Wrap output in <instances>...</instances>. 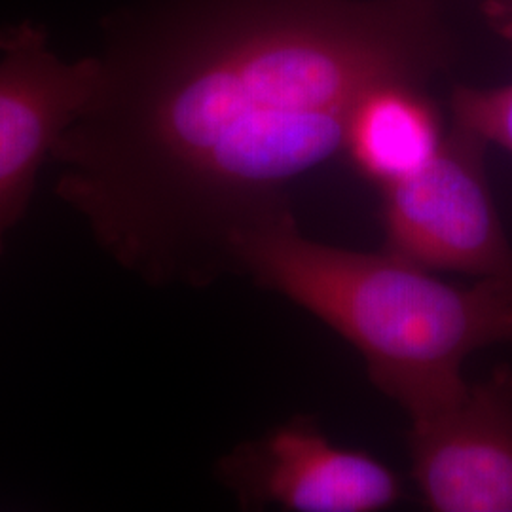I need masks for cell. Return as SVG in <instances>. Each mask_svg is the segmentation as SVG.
Here are the masks:
<instances>
[{
    "label": "cell",
    "instance_id": "8",
    "mask_svg": "<svg viewBox=\"0 0 512 512\" xmlns=\"http://www.w3.org/2000/svg\"><path fill=\"white\" fill-rule=\"evenodd\" d=\"M450 110L456 124L512 154V82L488 88L456 86Z\"/></svg>",
    "mask_w": 512,
    "mask_h": 512
},
{
    "label": "cell",
    "instance_id": "6",
    "mask_svg": "<svg viewBox=\"0 0 512 512\" xmlns=\"http://www.w3.org/2000/svg\"><path fill=\"white\" fill-rule=\"evenodd\" d=\"M412 478L433 512H512V366L410 423Z\"/></svg>",
    "mask_w": 512,
    "mask_h": 512
},
{
    "label": "cell",
    "instance_id": "2",
    "mask_svg": "<svg viewBox=\"0 0 512 512\" xmlns=\"http://www.w3.org/2000/svg\"><path fill=\"white\" fill-rule=\"evenodd\" d=\"M234 270L338 332L410 423L465 393L469 355L512 342V272L448 283L384 249L306 238L294 217L238 239Z\"/></svg>",
    "mask_w": 512,
    "mask_h": 512
},
{
    "label": "cell",
    "instance_id": "3",
    "mask_svg": "<svg viewBox=\"0 0 512 512\" xmlns=\"http://www.w3.org/2000/svg\"><path fill=\"white\" fill-rule=\"evenodd\" d=\"M488 147L454 122L427 164L380 186L384 251L431 272H512L511 239L486 171Z\"/></svg>",
    "mask_w": 512,
    "mask_h": 512
},
{
    "label": "cell",
    "instance_id": "9",
    "mask_svg": "<svg viewBox=\"0 0 512 512\" xmlns=\"http://www.w3.org/2000/svg\"><path fill=\"white\" fill-rule=\"evenodd\" d=\"M490 16H494L507 37L512 38V0H488Z\"/></svg>",
    "mask_w": 512,
    "mask_h": 512
},
{
    "label": "cell",
    "instance_id": "1",
    "mask_svg": "<svg viewBox=\"0 0 512 512\" xmlns=\"http://www.w3.org/2000/svg\"><path fill=\"white\" fill-rule=\"evenodd\" d=\"M95 57L55 196L129 274L202 289L294 217L368 93L425 86L450 42L429 0H141L103 19Z\"/></svg>",
    "mask_w": 512,
    "mask_h": 512
},
{
    "label": "cell",
    "instance_id": "4",
    "mask_svg": "<svg viewBox=\"0 0 512 512\" xmlns=\"http://www.w3.org/2000/svg\"><path fill=\"white\" fill-rule=\"evenodd\" d=\"M241 509L380 512L404 495L401 476L382 459L334 444L306 416L236 444L215 465Z\"/></svg>",
    "mask_w": 512,
    "mask_h": 512
},
{
    "label": "cell",
    "instance_id": "7",
    "mask_svg": "<svg viewBox=\"0 0 512 512\" xmlns=\"http://www.w3.org/2000/svg\"><path fill=\"white\" fill-rule=\"evenodd\" d=\"M423 88L385 84L368 93L351 114L344 154L378 188L418 171L444 143L442 116Z\"/></svg>",
    "mask_w": 512,
    "mask_h": 512
},
{
    "label": "cell",
    "instance_id": "5",
    "mask_svg": "<svg viewBox=\"0 0 512 512\" xmlns=\"http://www.w3.org/2000/svg\"><path fill=\"white\" fill-rule=\"evenodd\" d=\"M97 78V57H59L44 25L0 27V256L27 215L40 167L88 107Z\"/></svg>",
    "mask_w": 512,
    "mask_h": 512
}]
</instances>
